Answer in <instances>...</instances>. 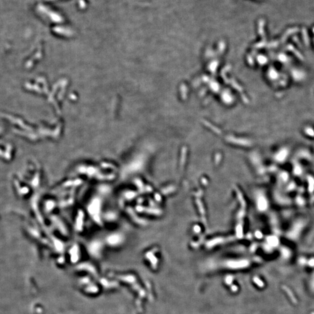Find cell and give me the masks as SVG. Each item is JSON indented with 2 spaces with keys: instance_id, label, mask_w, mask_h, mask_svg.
I'll list each match as a JSON object with an SVG mask.
<instances>
[{
  "instance_id": "cell-1",
  "label": "cell",
  "mask_w": 314,
  "mask_h": 314,
  "mask_svg": "<svg viewBox=\"0 0 314 314\" xmlns=\"http://www.w3.org/2000/svg\"><path fill=\"white\" fill-rule=\"evenodd\" d=\"M283 288L284 289V290L285 291V292H286L287 293V294L288 295V296L290 297V298L292 299V301H293L294 303H297V300H296V298L294 297V295H293V293H292V292H291L289 288L287 287L286 286H284L283 287Z\"/></svg>"
}]
</instances>
